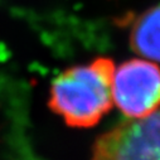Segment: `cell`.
Returning a JSON list of instances; mask_svg holds the SVG:
<instances>
[{"mask_svg": "<svg viewBox=\"0 0 160 160\" xmlns=\"http://www.w3.org/2000/svg\"><path fill=\"white\" fill-rule=\"evenodd\" d=\"M113 62L97 58L62 72L51 86L49 107L72 128H91L112 108Z\"/></svg>", "mask_w": 160, "mask_h": 160, "instance_id": "obj_1", "label": "cell"}, {"mask_svg": "<svg viewBox=\"0 0 160 160\" xmlns=\"http://www.w3.org/2000/svg\"><path fill=\"white\" fill-rule=\"evenodd\" d=\"M112 102L130 120L144 118L160 107V68L152 62L131 59L112 76Z\"/></svg>", "mask_w": 160, "mask_h": 160, "instance_id": "obj_2", "label": "cell"}, {"mask_svg": "<svg viewBox=\"0 0 160 160\" xmlns=\"http://www.w3.org/2000/svg\"><path fill=\"white\" fill-rule=\"evenodd\" d=\"M92 160H160V110L101 135Z\"/></svg>", "mask_w": 160, "mask_h": 160, "instance_id": "obj_3", "label": "cell"}, {"mask_svg": "<svg viewBox=\"0 0 160 160\" xmlns=\"http://www.w3.org/2000/svg\"><path fill=\"white\" fill-rule=\"evenodd\" d=\"M130 42L140 56L160 62V5L146 10L136 19Z\"/></svg>", "mask_w": 160, "mask_h": 160, "instance_id": "obj_4", "label": "cell"}]
</instances>
